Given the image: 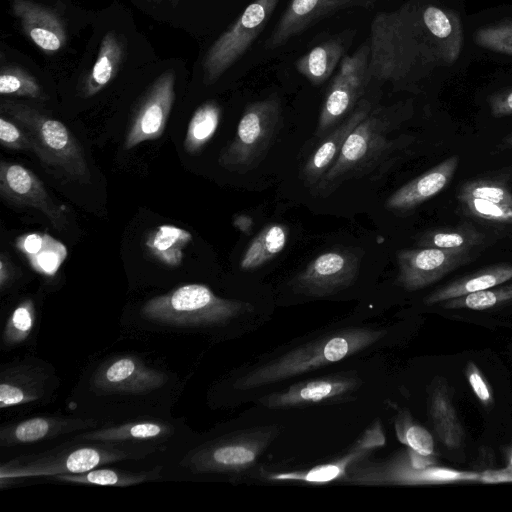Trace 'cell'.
I'll return each instance as SVG.
<instances>
[{
  "label": "cell",
  "mask_w": 512,
  "mask_h": 512,
  "mask_svg": "<svg viewBox=\"0 0 512 512\" xmlns=\"http://www.w3.org/2000/svg\"><path fill=\"white\" fill-rule=\"evenodd\" d=\"M495 68L484 102L492 117L512 116V67Z\"/></svg>",
  "instance_id": "39"
},
{
  "label": "cell",
  "mask_w": 512,
  "mask_h": 512,
  "mask_svg": "<svg viewBox=\"0 0 512 512\" xmlns=\"http://www.w3.org/2000/svg\"><path fill=\"white\" fill-rule=\"evenodd\" d=\"M191 240L190 232L173 225H161L147 235L145 247L153 258L176 267L181 264L184 250Z\"/></svg>",
  "instance_id": "33"
},
{
  "label": "cell",
  "mask_w": 512,
  "mask_h": 512,
  "mask_svg": "<svg viewBox=\"0 0 512 512\" xmlns=\"http://www.w3.org/2000/svg\"><path fill=\"white\" fill-rule=\"evenodd\" d=\"M510 280H512V264L490 265L436 289L424 299V303L426 305L440 304L446 300L486 290Z\"/></svg>",
  "instance_id": "26"
},
{
  "label": "cell",
  "mask_w": 512,
  "mask_h": 512,
  "mask_svg": "<svg viewBox=\"0 0 512 512\" xmlns=\"http://www.w3.org/2000/svg\"><path fill=\"white\" fill-rule=\"evenodd\" d=\"M385 435L381 421H374L340 458L307 470L279 472L268 475L271 481H297L323 484L343 479L349 468L366 457L372 450L385 444Z\"/></svg>",
  "instance_id": "19"
},
{
  "label": "cell",
  "mask_w": 512,
  "mask_h": 512,
  "mask_svg": "<svg viewBox=\"0 0 512 512\" xmlns=\"http://www.w3.org/2000/svg\"><path fill=\"white\" fill-rule=\"evenodd\" d=\"M484 235L473 225L464 223L455 227L433 228L417 237V244L423 248L467 250L480 245Z\"/></svg>",
  "instance_id": "35"
},
{
  "label": "cell",
  "mask_w": 512,
  "mask_h": 512,
  "mask_svg": "<svg viewBox=\"0 0 512 512\" xmlns=\"http://www.w3.org/2000/svg\"><path fill=\"white\" fill-rule=\"evenodd\" d=\"M13 276L12 267L5 255L2 254L0 258V287L2 290L9 284Z\"/></svg>",
  "instance_id": "48"
},
{
  "label": "cell",
  "mask_w": 512,
  "mask_h": 512,
  "mask_svg": "<svg viewBox=\"0 0 512 512\" xmlns=\"http://www.w3.org/2000/svg\"><path fill=\"white\" fill-rule=\"evenodd\" d=\"M175 99V74H161L138 105L128 128L124 148L131 149L142 142L162 136Z\"/></svg>",
  "instance_id": "16"
},
{
  "label": "cell",
  "mask_w": 512,
  "mask_h": 512,
  "mask_svg": "<svg viewBox=\"0 0 512 512\" xmlns=\"http://www.w3.org/2000/svg\"><path fill=\"white\" fill-rule=\"evenodd\" d=\"M15 247L25 256L29 265L37 273L53 276L67 257V248L59 240L42 232L20 235Z\"/></svg>",
  "instance_id": "28"
},
{
  "label": "cell",
  "mask_w": 512,
  "mask_h": 512,
  "mask_svg": "<svg viewBox=\"0 0 512 512\" xmlns=\"http://www.w3.org/2000/svg\"><path fill=\"white\" fill-rule=\"evenodd\" d=\"M391 109H372L346 139L340 154L322 179L310 189L318 198H327L341 185L370 174L388 160L396 141L389 134L396 127Z\"/></svg>",
  "instance_id": "3"
},
{
  "label": "cell",
  "mask_w": 512,
  "mask_h": 512,
  "mask_svg": "<svg viewBox=\"0 0 512 512\" xmlns=\"http://www.w3.org/2000/svg\"><path fill=\"white\" fill-rule=\"evenodd\" d=\"M0 142L2 146L12 150L30 151L36 155L37 148L28 135L20 126L3 116L0 118Z\"/></svg>",
  "instance_id": "45"
},
{
  "label": "cell",
  "mask_w": 512,
  "mask_h": 512,
  "mask_svg": "<svg viewBox=\"0 0 512 512\" xmlns=\"http://www.w3.org/2000/svg\"><path fill=\"white\" fill-rule=\"evenodd\" d=\"M160 471V467L143 472H131L111 468H94L84 473L60 474L54 476V478L59 481L71 483L124 487L159 479L161 477Z\"/></svg>",
  "instance_id": "36"
},
{
  "label": "cell",
  "mask_w": 512,
  "mask_h": 512,
  "mask_svg": "<svg viewBox=\"0 0 512 512\" xmlns=\"http://www.w3.org/2000/svg\"><path fill=\"white\" fill-rule=\"evenodd\" d=\"M467 250L416 248L397 254L399 272L396 283L408 291L430 286L470 260Z\"/></svg>",
  "instance_id": "15"
},
{
  "label": "cell",
  "mask_w": 512,
  "mask_h": 512,
  "mask_svg": "<svg viewBox=\"0 0 512 512\" xmlns=\"http://www.w3.org/2000/svg\"><path fill=\"white\" fill-rule=\"evenodd\" d=\"M0 93L20 97L41 98L42 87L27 71L16 66H3L0 74Z\"/></svg>",
  "instance_id": "42"
},
{
  "label": "cell",
  "mask_w": 512,
  "mask_h": 512,
  "mask_svg": "<svg viewBox=\"0 0 512 512\" xmlns=\"http://www.w3.org/2000/svg\"><path fill=\"white\" fill-rule=\"evenodd\" d=\"M36 319L35 306L31 299L23 300L10 314L3 331V343L10 347L25 341L31 333Z\"/></svg>",
  "instance_id": "41"
},
{
  "label": "cell",
  "mask_w": 512,
  "mask_h": 512,
  "mask_svg": "<svg viewBox=\"0 0 512 512\" xmlns=\"http://www.w3.org/2000/svg\"><path fill=\"white\" fill-rule=\"evenodd\" d=\"M369 47L370 79L396 88L415 91L422 82L456 74L426 33L418 0L378 13L371 23Z\"/></svg>",
  "instance_id": "1"
},
{
  "label": "cell",
  "mask_w": 512,
  "mask_h": 512,
  "mask_svg": "<svg viewBox=\"0 0 512 512\" xmlns=\"http://www.w3.org/2000/svg\"><path fill=\"white\" fill-rule=\"evenodd\" d=\"M280 0H254L209 48L203 60L205 84L216 82L250 47Z\"/></svg>",
  "instance_id": "12"
},
{
  "label": "cell",
  "mask_w": 512,
  "mask_h": 512,
  "mask_svg": "<svg viewBox=\"0 0 512 512\" xmlns=\"http://www.w3.org/2000/svg\"><path fill=\"white\" fill-rule=\"evenodd\" d=\"M2 113L16 121L31 137L42 164L59 175L79 183H90L91 174L83 150L62 122L26 104L6 100Z\"/></svg>",
  "instance_id": "4"
},
{
  "label": "cell",
  "mask_w": 512,
  "mask_h": 512,
  "mask_svg": "<svg viewBox=\"0 0 512 512\" xmlns=\"http://www.w3.org/2000/svg\"><path fill=\"white\" fill-rule=\"evenodd\" d=\"M344 44L340 39H330L312 48L296 62V68L314 85H320L332 75L343 59Z\"/></svg>",
  "instance_id": "32"
},
{
  "label": "cell",
  "mask_w": 512,
  "mask_h": 512,
  "mask_svg": "<svg viewBox=\"0 0 512 512\" xmlns=\"http://www.w3.org/2000/svg\"><path fill=\"white\" fill-rule=\"evenodd\" d=\"M0 193L15 205L37 209L59 230L66 224L65 214L50 197L42 181L22 165L0 163Z\"/></svg>",
  "instance_id": "17"
},
{
  "label": "cell",
  "mask_w": 512,
  "mask_h": 512,
  "mask_svg": "<svg viewBox=\"0 0 512 512\" xmlns=\"http://www.w3.org/2000/svg\"><path fill=\"white\" fill-rule=\"evenodd\" d=\"M343 480L360 485H431L481 482V473L437 466L434 456L408 447L386 460L361 459L349 468Z\"/></svg>",
  "instance_id": "6"
},
{
  "label": "cell",
  "mask_w": 512,
  "mask_h": 512,
  "mask_svg": "<svg viewBox=\"0 0 512 512\" xmlns=\"http://www.w3.org/2000/svg\"><path fill=\"white\" fill-rule=\"evenodd\" d=\"M454 1L459 2V3H461V4H464V5H465V4H466V2H467V0H454Z\"/></svg>",
  "instance_id": "52"
},
{
  "label": "cell",
  "mask_w": 512,
  "mask_h": 512,
  "mask_svg": "<svg viewBox=\"0 0 512 512\" xmlns=\"http://www.w3.org/2000/svg\"><path fill=\"white\" fill-rule=\"evenodd\" d=\"M459 160L458 155H452L407 182L388 197L385 207L391 211L405 212L434 197L450 183Z\"/></svg>",
  "instance_id": "24"
},
{
  "label": "cell",
  "mask_w": 512,
  "mask_h": 512,
  "mask_svg": "<svg viewBox=\"0 0 512 512\" xmlns=\"http://www.w3.org/2000/svg\"><path fill=\"white\" fill-rule=\"evenodd\" d=\"M92 381L103 393L145 394L162 387L166 377L136 357L120 356L104 363Z\"/></svg>",
  "instance_id": "18"
},
{
  "label": "cell",
  "mask_w": 512,
  "mask_h": 512,
  "mask_svg": "<svg viewBox=\"0 0 512 512\" xmlns=\"http://www.w3.org/2000/svg\"><path fill=\"white\" fill-rule=\"evenodd\" d=\"M459 195L512 206V192L496 181L485 179L467 181L461 186Z\"/></svg>",
  "instance_id": "44"
},
{
  "label": "cell",
  "mask_w": 512,
  "mask_h": 512,
  "mask_svg": "<svg viewBox=\"0 0 512 512\" xmlns=\"http://www.w3.org/2000/svg\"><path fill=\"white\" fill-rule=\"evenodd\" d=\"M369 43L362 44L353 54L343 57L337 74L326 93L314 140L318 142L343 121L356 107L369 75Z\"/></svg>",
  "instance_id": "11"
},
{
  "label": "cell",
  "mask_w": 512,
  "mask_h": 512,
  "mask_svg": "<svg viewBox=\"0 0 512 512\" xmlns=\"http://www.w3.org/2000/svg\"><path fill=\"white\" fill-rule=\"evenodd\" d=\"M504 143L510 147H512V133L509 134L505 139H504Z\"/></svg>",
  "instance_id": "50"
},
{
  "label": "cell",
  "mask_w": 512,
  "mask_h": 512,
  "mask_svg": "<svg viewBox=\"0 0 512 512\" xmlns=\"http://www.w3.org/2000/svg\"><path fill=\"white\" fill-rule=\"evenodd\" d=\"M466 376L470 387L479 401L486 407L490 406L494 402L492 390L475 363L468 362L466 367Z\"/></svg>",
  "instance_id": "46"
},
{
  "label": "cell",
  "mask_w": 512,
  "mask_h": 512,
  "mask_svg": "<svg viewBox=\"0 0 512 512\" xmlns=\"http://www.w3.org/2000/svg\"><path fill=\"white\" fill-rule=\"evenodd\" d=\"M354 374L345 373L305 380L289 386L286 390L261 399L269 409H287L307 404L320 403L344 396L361 385Z\"/></svg>",
  "instance_id": "21"
},
{
  "label": "cell",
  "mask_w": 512,
  "mask_h": 512,
  "mask_svg": "<svg viewBox=\"0 0 512 512\" xmlns=\"http://www.w3.org/2000/svg\"><path fill=\"white\" fill-rule=\"evenodd\" d=\"M173 428L169 423L159 421H135L116 426L84 432L74 439L91 442L149 441L170 436Z\"/></svg>",
  "instance_id": "30"
},
{
  "label": "cell",
  "mask_w": 512,
  "mask_h": 512,
  "mask_svg": "<svg viewBox=\"0 0 512 512\" xmlns=\"http://www.w3.org/2000/svg\"><path fill=\"white\" fill-rule=\"evenodd\" d=\"M363 255L360 248L326 251L298 272L289 285L295 293L309 297L335 295L356 282Z\"/></svg>",
  "instance_id": "13"
},
{
  "label": "cell",
  "mask_w": 512,
  "mask_h": 512,
  "mask_svg": "<svg viewBox=\"0 0 512 512\" xmlns=\"http://www.w3.org/2000/svg\"><path fill=\"white\" fill-rule=\"evenodd\" d=\"M11 9L25 35L44 53L58 52L65 45V25L53 10L31 0H11Z\"/></svg>",
  "instance_id": "22"
},
{
  "label": "cell",
  "mask_w": 512,
  "mask_h": 512,
  "mask_svg": "<svg viewBox=\"0 0 512 512\" xmlns=\"http://www.w3.org/2000/svg\"><path fill=\"white\" fill-rule=\"evenodd\" d=\"M289 229L286 225L273 223L264 227L245 250L240 268L255 270L276 257L286 246Z\"/></svg>",
  "instance_id": "34"
},
{
  "label": "cell",
  "mask_w": 512,
  "mask_h": 512,
  "mask_svg": "<svg viewBox=\"0 0 512 512\" xmlns=\"http://www.w3.org/2000/svg\"><path fill=\"white\" fill-rule=\"evenodd\" d=\"M221 117V108L214 101L202 104L191 117L186 136L184 149L189 154L199 152L214 136Z\"/></svg>",
  "instance_id": "37"
},
{
  "label": "cell",
  "mask_w": 512,
  "mask_h": 512,
  "mask_svg": "<svg viewBox=\"0 0 512 512\" xmlns=\"http://www.w3.org/2000/svg\"><path fill=\"white\" fill-rule=\"evenodd\" d=\"M464 210L469 215L490 222L512 224V206L488 200L459 195Z\"/></svg>",
  "instance_id": "43"
},
{
  "label": "cell",
  "mask_w": 512,
  "mask_h": 512,
  "mask_svg": "<svg viewBox=\"0 0 512 512\" xmlns=\"http://www.w3.org/2000/svg\"><path fill=\"white\" fill-rule=\"evenodd\" d=\"M512 301V283L470 293L440 303L445 309L486 310Z\"/></svg>",
  "instance_id": "38"
},
{
  "label": "cell",
  "mask_w": 512,
  "mask_h": 512,
  "mask_svg": "<svg viewBox=\"0 0 512 512\" xmlns=\"http://www.w3.org/2000/svg\"><path fill=\"white\" fill-rule=\"evenodd\" d=\"M278 432L276 427H264L216 439L191 451L182 465L194 473L243 471L256 462Z\"/></svg>",
  "instance_id": "9"
},
{
  "label": "cell",
  "mask_w": 512,
  "mask_h": 512,
  "mask_svg": "<svg viewBox=\"0 0 512 512\" xmlns=\"http://www.w3.org/2000/svg\"><path fill=\"white\" fill-rule=\"evenodd\" d=\"M124 57V46L113 31L104 35L97 58L84 80L83 95L91 97L104 89L117 74Z\"/></svg>",
  "instance_id": "29"
},
{
  "label": "cell",
  "mask_w": 512,
  "mask_h": 512,
  "mask_svg": "<svg viewBox=\"0 0 512 512\" xmlns=\"http://www.w3.org/2000/svg\"><path fill=\"white\" fill-rule=\"evenodd\" d=\"M253 309L251 303L221 298L205 285L187 284L151 298L141 314L169 325L221 326Z\"/></svg>",
  "instance_id": "5"
},
{
  "label": "cell",
  "mask_w": 512,
  "mask_h": 512,
  "mask_svg": "<svg viewBox=\"0 0 512 512\" xmlns=\"http://www.w3.org/2000/svg\"><path fill=\"white\" fill-rule=\"evenodd\" d=\"M43 386L42 376L32 370H4L0 380V407L7 408L36 401L43 395Z\"/></svg>",
  "instance_id": "31"
},
{
  "label": "cell",
  "mask_w": 512,
  "mask_h": 512,
  "mask_svg": "<svg viewBox=\"0 0 512 512\" xmlns=\"http://www.w3.org/2000/svg\"><path fill=\"white\" fill-rule=\"evenodd\" d=\"M507 466L501 470H487L481 473V482H512V443L505 450Z\"/></svg>",
  "instance_id": "47"
},
{
  "label": "cell",
  "mask_w": 512,
  "mask_h": 512,
  "mask_svg": "<svg viewBox=\"0 0 512 512\" xmlns=\"http://www.w3.org/2000/svg\"><path fill=\"white\" fill-rule=\"evenodd\" d=\"M465 45L471 63L512 67V4L467 14Z\"/></svg>",
  "instance_id": "10"
},
{
  "label": "cell",
  "mask_w": 512,
  "mask_h": 512,
  "mask_svg": "<svg viewBox=\"0 0 512 512\" xmlns=\"http://www.w3.org/2000/svg\"><path fill=\"white\" fill-rule=\"evenodd\" d=\"M451 395L449 386L440 380L429 393L428 411L439 441L448 449H457L463 443L465 432Z\"/></svg>",
  "instance_id": "27"
},
{
  "label": "cell",
  "mask_w": 512,
  "mask_h": 512,
  "mask_svg": "<svg viewBox=\"0 0 512 512\" xmlns=\"http://www.w3.org/2000/svg\"><path fill=\"white\" fill-rule=\"evenodd\" d=\"M142 453L125 449L116 442L58 447L43 453L14 458L0 467L1 482L6 480L79 474L98 466L137 458Z\"/></svg>",
  "instance_id": "7"
},
{
  "label": "cell",
  "mask_w": 512,
  "mask_h": 512,
  "mask_svg": "<svg viewBox=\"0 0 512 512\" xmlns=\"http://www.w3.org/2000/svg\"><path fill=\"white\" fill-rule=\"evenodd\" d=\"M248 223H251V219L246 216H239L234 222L235 226L245 232L248 229Z\"/></svg>",
  "instance_id": "49"
},
{
  "label": "cell",
  "mask_w": 512,
  "mask_h": 512,
  "mask_svg": "<svg viewBox=\"0 0 512 512\" xmlns=\"http://www.w3.org/2000/svg\"><path fill=\"white\" fill-rule=\"evenodd\" d=\"M385 335L383 329L366 327L325 334L251 369L234 386L239 390H249L319 369L370 347Z\"/></svg>",
  "instance_id": "2"
},
{
  "label": "cell",
  "mask_w": 512,
  "mask_h": 512,
  "mask_svg": "<svg viewBox=\"0 0 512 512\" xmlns=\"http://www.w3.org/2000/svg\"><path fill=\"white\" fill-rule=\"evenodd\" d=\"M398 440L412 450L425 455L434 456V440L430 432L416 423L409 411L400 410L394 422Z\"/></svg>",
  "instance_id": "40"
},
{
  "label": "cell",
  "mask_w": 512,
  "mask_h": 512,
  "mask_svg": "<svg viewBox=\"0 0 512 512\" xmlns=\"http://www.w3.org/2000/svg\"><path fill=\"white\" fill-rule=\"evenodd\" d=\"M375 0H291L269 40L277 48L320 18L353 6H369Z\"/></svg>",
  "instance_id": "23"
},
{
  "label": "cell",
  "mask_w": 512,
  "mask_h": 512,
  "mask_svg": "<svg viewBox=\"0 0 512 512\" xmlns=\"http://www.w3.org/2000/svg\"><path fill=\"white\" fill-rule=\"evenodd\" d=\"M153 3H163V2H169V3H175L177 0H146Z\"/></svg>",
  "instance_id": "51"
},
{
  "label": "cell",
  "mask_w": 512,
  "mask_h": 512,
  "mask_svg": "<svg viewBox=\"0 0 512 512\" xmlns=\"http://www.w3.org/2000/svg\"><path fill=\"white\" fill-rule=\"evenodd\" d=\"M95 419L34 417L2 427L0 446L11 447L51 439L97 426Z\"/></svg>",
  "instance_id": "25"
},
{
  "label": "cell",
  "mask_w": 512,
  "mask_h": 512,
  "mask_svg": "<svg viewBox=\"0 0 512 512\" xmlns=\"http://www.w3.org/2000/svg\"><path fill=\"white\" fill-rule=\"evenodd\" d=\"M281 122L282 108L277 97L249 104L239 120L235 136L219 156V165L240 174L254 170L265 159Z\"/></svg>",
  "instance_id": "8"
},
{
  "label": "cell",
  "mask_w": 512,
  "mask_h": 512,
  "mask_svg": "<svg viewBox=\"0 0 512 512\" xmlns=\"http://www.w3.org/2000/svg\"><path fill=\"white\" fill-rule=\"evenodd\" d=\"M372 109L369 100L361 99L343 121L317 142L318 146L308 155L300 170L299 176L305 187L312 189L322 179L338 158L348 136Z\"/></svg>",
  "instance_id": "20"
},
{
  "label": "cell",
  "mask_w": 512,
  "mask_h": 512,
  "mask_svg": "<svg viewBox=\"0 0 512 512\" xmlns=\"http://www.w3.org/2000/svg\"><path fill=\"white\" fill-rule=\"evenodd\" d=\"M423 27L457 74L472 64L465 45V5L454 0H418Z\"/></svg>",
  "instance_id": "14"
}]
</instances>
